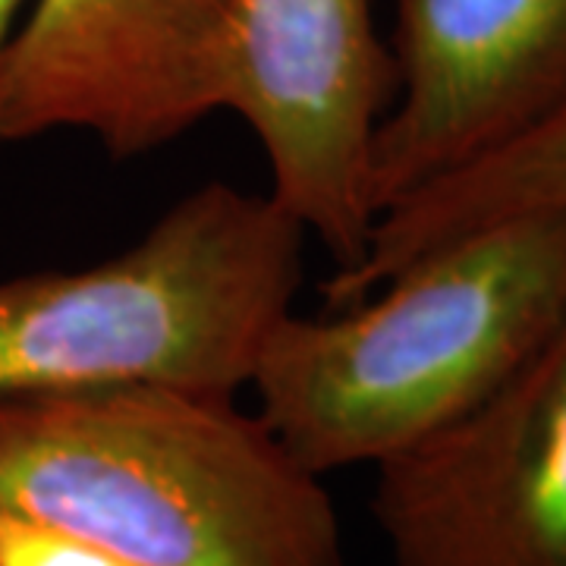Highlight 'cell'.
<instances>
[{"instance_id": "10", "label": "cell", "mask_w": 566, "mask_h": 566, "mask_svg": "<svg viewBox=\"0 0 566 566\" xmlns=\"http://www.w3.org/2000/svg\"><path fill=\"white\" fill-rule=\"evenodd\" d=\"M32 3L35 0H0V80H3V70L10 63L17 41H20L22 25L29 20Z\"/></svg>"}, {"instance_id": "1", "label": "cell", "mask_w": 566, "mask_h": 566, "mask_svg": "<svg viewBox=\"0 0 566 566\" xmlns=\"http://www.w3.org/2000/svg\"><path fill=\"white\" fill-rule=\"evenodd\" d=\"M0 516L136 566H349L324 475L233 394L196 387L3 400Z\"/></svg>"}, {"instance_id": "7", "label": "cell", "mask_w": 566, "mask_h": 566, "mask_svg": "<svg viewBox=\"0 0 566 566\" xmlns=\"http://www.w3.org/2000/svg\"><path fill=\"white\" fill-rule=\"evenodd\" d=\"M397 85L375 211L501 151L566 107V0H394Z\"/></svg>"}, {"instance_id": "2", "label": "cell", "mask_w": 566, "mask_h": 566, "mask_svg": "<svg viewBox=\"0 0 566 566\" xmlns=\"http://www.w3.org/2000/svg\"><path fill=\"white\" fill-rule=\"evenodd\" d=\"M566 322V211L469 230L365 300L271 324L259 419L305 469L378 465L488 400Z\"/></svg>"}, {"instance_id": "9", "label": "cell", "mask_w": 566, "mask_h": 566, "mask_svg": "<svg viewBox=\"0 0 566 566\" xmlns=\"http://www.w3.org/2000/svg\"><path fill=\"white\" fill-rule=\"evenodd\" d=\"M0 566H136L104 547L0 516Z\"/></svg>"}, {"instance_id": "8", "label": "cell", "mask_w": 566, "mask_h": 566, "mask_svg": "<svg viewBox=\"0 0 566 566\" xmlns=\"http://www.w3.org/2000/svg\"><path fill=\"white\" fill-rule=\"evenodd\" d=\"M532 211H566V107L523 139L385 208L359 262L324 283L327 308L359 303L412 259L469 230Z\"/></svg>"}, {"instance_id": "6", "label": "cell", "mask_w": 566, "mask_h": 566, "mask_svg": "<svg viewBox=\"0 0 566 566\" xmlns=\"http://www.w3.org/2000/svg\"><path fill=\"white\" fill-rule=\"evenodd\" d=\"M230 0H35L0 80V145L85 133L139 158L223 111Z\"/></svg>"}, {"instance_id": "3", "label": "cell", "mask_w": 566, "mask_h": 566, "mask_svg": "<svg viewBox=\"0 0 566 566\" xmlns=\"http://www.w3.org/2000/svg\"><path fill=\"white\" fill-rule=\"evenodd\" d=\"M303 240L268 192L205 182L111 259L0 277V403L107 385L237 397L293 308Z\"/></svg>"}, {"instance_id": "5", "label": "cell", "mask_w": 566, "mask_h": 566, "mask_svg": "<svg viewBox=\"0 0 566 566\" xmlns=\"http://www.w3.org/2000/svg\"><path fill=\"white\" fill-rule=\"evenodd\" d=\"M371 472L394 566H566V322L488 400Z\"/></svg>"}, {"instance_id": "4", "label": "cell", "mask_w": 566, "mask_h": 566, "mask_svg": "<svg viewBox=\"0 0 566 566\" xmlns=\"http://www.w3.org/2000/svg\"><path fill=\"white\" fill-rule=\"evenodd\" d=\"M394 85L375 0H230L223 111L262 145L271 202L337 271L359 262L378 221L371 155Z\"/></svg>"}]
</instances>
